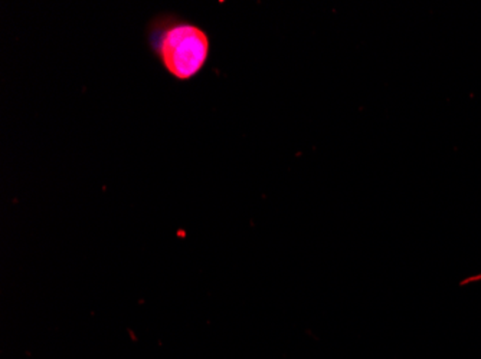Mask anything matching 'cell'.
<instances>
[{
  "label": "cell",
  "mask_w": 481,
  "mask_h": 359,
  "mask_svg": "<svg viewBox=\"0 0 481 359\" xmlns=\"http://www.w3.org/2000/svg\"><path fill=\"white\" fill-rule=\"evenodd\" d=\"M149 43L158 62L176 79L188 80L205 66L210 42L201 26L177 16H157L149 24Z\"/></svg>",
  "instance_id": "1"
}]
</instances>
